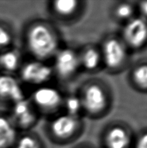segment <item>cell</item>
<instances>
[{
  "instance_id": "cell-9",
  "label": "cell",
  "mask_w": 147,
  "mask_h": 148,
  "mask_svg": "<svg viewBox=\"0 0 147 148\" xmlns=\"http://www.w3.org/2000/svg\"><path fill=\"white\" fill-rule=\"evenodd\" d=\"M79 121V117L66 113L56 116L50 122V132L58 140H69L77 132Z\"/></svg>"
},
{
  "instance_id": "cell-6",
  "label": "cell",
  "mask_w": 147,
  "mask_h": 148,
  "mask_svg": "<svg viewBox=\"0 0 147 148\" xmlns=\"http://www.w3.org/2000/svg\"><path fill=\"white\" fill-rule=\"evenodd\" d=\"M102 63L110 70L118 69L124 64L127 58L125 45L116 38H108L104 41L100 50Z\"/></svg>"
},
{
  "instance_id": "cell-19",
  "label": "cell",
  "mask_w": 147,
  "mask_h": 148,
  "mask_svg": "<svg viewBox=\"0 0 147 148\" xmlns=\"http://www.w3.org/2000/svg\"><path fill=\"white\" fill-rule=\"evenodd\" d=\"M115 15L118 20L128 21L132 18L133 14V7L128 3L122 2L118 4L115 8Z\"/></svg>"
},
{
  "instance_id": "cell-1",
  "label": "cell",
  "mask_w": 147,
  "mask_h": 148,
  "mask_svg": "<svg viewBox=\"0 0 147 148\" xmlns=\"http://www.w3.org/2000/svg\"><path fill=\"white\" fill-rule=\"evenodd\" d=\"M25 43L35 59L46 61L53 58L59 51V38L54 29L44 22L33 23L27 28Z\"/></svg>"
},
{
  "instance_id": "cell-15",
  "label": "cell",
  "mask_w": 147,
  "mask_h": 148,
  "mask_svg": "<svg viewBox=\"0 0 147 148\" xmlns=\"http://www.w3.org/2000/svg\"><path fill=\"white\" fill-rule=\"evenodd\" d=\"M79 1L76 0H56L52 3L55 14L61 17H71L79 10Z\"/></svg>"
},
{
  "instance_id": "cell-14",
  "label": "cell",
  "mask_w": 147,
  "mask_h": 148,
  "mask_svg": "<svg viewBox=\"0 0 147 148\" xmlns=\"http://www.w3.org/2000/svg\"><path fill=\"white\" fill-rule=\"evenodd\" d=\"M21 58L17 51L6 49L0 53V66L7 72H12L21 67Z\"/></svg>"
},
{
  "instance_id": "cell-18",
  "label": "cell",
  "mask_w": 147,
  "mask_h": 148,
  "mask_svg": "<svg viewBox=\"0 0 147 148\" xmlns=\"http://www.w3.org/2000/svg\"><path fill=\"white\" fill-rule=\"evenodd\" d=\"M13 148H43V147L36 137L27 134L17 138Z\"/></svg>"
},
{
  "instance_id": "cell-10",
  "label": "cell",
  "mask_w": 147,
  "mask_h": 148,
  "mask_svg": "<svg viewBox=\"0 0 147 148\" xmlns=\"http://www.w3.org/2000/svg\"><path fill=\"white\" fill-rule=\"evenodd\" d=\"M0 98L12 103L25 98L20 82L10 74L0 75Z\"/></svg>"
},
{
  "instance_id": "cell-3",
  "label": "cell",
  "mask_w": 147,
  "mask_h": 148,
  "mask_svg": "<svg viewBox=\"0 0 147 148\" xmlns=\"http://www.w3.org/2000/svg\"><path fill=\"white\" fill-rule=\"evenodd\" d=\"M63 95L54 87L45 85L37 87L32 95L31 102L37 109L48 114L57 111L63 106Z\"/></svg>"
},
{
  "instance_id": "cell-17",
  "label": "cell",
  "mask_w": 147,
  "mask_h": 148,
  "mask_svg": "<svg viewBox=\"0 0 147 148\" xmlns=\"http://www.w3.org/2000/svg\"><path fill=\"white\" fill-rule=\"evenodd\" d=\"M132 78L137 86L147 89V64H141L135 67L133 72Z\"/></svg>"
},
{
  "instance_id": "cell-16",
  "label": "cell",
  "mask_w": 147,
  "mask_h": 148,
  "mask_svg": "<svg viewBox=\"0 0 147 148\" xmlns=\"http://www.w3.org/2000/svg\"><path fill=\"white\" fill-rule=\"evenodd\" d=\"M63 107L66 110V114L75 117H79L84 110L80 96L77 95H70L63 99Z\"/></svg>"
},
{
  "instance_id": "cell-21",
  "label": "cell",
  "mask_w": 147,
  "mask_h": 148,
  "mask_svg": "<svg viewBox=\"0 0 147 148\" xmlns=\"http://www.w3.org/2000/svg\"><path fill=\"white\" fill-rule=\"evenodd\" d=\"M135 148H147V133L140 136L135 143Z\"/></svg>"
},
{
  "instance_id": "cell-13",
  "label": "cell",
  "mask_w": 147,
  "mask_h": 148,
  "mask_svg": "<svg viewBox=\"0 0 147 148\" xmlns=\"http://www.w3.org/2000/svg\"><path fill=\"white\" fill-rule=\"evenodd\" d=\"M79 55L81 67L86 70H96L102 63L100 51L92 46L86 48Z\"/></svg>"
},
{
  "instance_id": "cell-4",
  "label": "cell",
  "mask_w": 147,
  "mask_h": 148,
  "mask_svg": "<svg viewBox=\"0 0 147 148\" xmlns=\"http://www.w3.org/2000/svg\"><path fill=\"white\" fill-rule=\"evenodd\" d=\"M83 109L92 115H98L105 111L108 104L106 90L101 85L95 82L88 84L84 87L82 95Z\"/></svg>"
},
{
  "instance_id": "cell-7",
  "label": "cell",
  "mask_w": 147,
  "mask_h": 148,
  "mask_svg": "<svg viewBox=\"0 0 147 148\" xmlns=\"http://www.w3.org/2000/svg\"><path fill=\"white\" fill-rule=\"evenodd\" d=\"M123 41L130 47L140 48L147 40V21L144 17L131 18L122 30Z\"/></svg>"
},
{
  "instance_id": "cell-20",
  "label": "cell",
  "mask_w": 147,
  "mask_h": 148,
  "mask_svg": "<svg viewBox=\"0 0 147 148\" xmlns=\"http://www.w3.org/2000/svg\"><path fill=\"white\" fill-rule=\"evenodd\" d=\"M13 36L7 27L0 25V49H5L12 44Z\"/></svg>"
},
{
  "instance_id": "cell-2",
  "label": "cell",
  "mask_w": 147,
  "mask_h": 148,
  "mask_svg": "<svg viewBox=\"0 0 147 148\" xmlns=\"http://www.w3.org/2000/svg\"><path fill=\"white\" fill-rule=\"evenodd\" d=\"M54 72L53 67L44 61L34 59L22 65L20 69V79L29 85L40 87L47 85Z\"/></svg>"
},
{
  "instance_id": "cell-22",
  "label": "cell",
  "mask_w": 147,
  "mask_h": 148,
  "mask_svg": "<svg viewBox=\"0 0 147 148\" xmlns=\"http://www.w3.org/2000/svg\"><path fill=\"white\" fill-rule=\"evenodd\" d=\"M140 10L145 17H147V1H143L140 4Z\"/></svg>"
},
{
  "instance_id": "cell-23",
  "label": "cell",
  "mask_w": 147,
  "mask_h": 148,
  "mask_svg": "<svg viewBox=\"0 0 147 148\" xmlns=\"http://www.w3.org/2000/svg\"><path fill=\"white\" fill-rule=\"evenodd\" d=\"M82 148H89V147H82Z\"/></svg>"
},
{
  "instance_id": "cell-11",
  "label": "cell",
  "mask_w": 147,
  "mask_h": 148,
  "mask_svg": "<svg viewBox=\"0 0 147 148\" xmlns=\"http://www.w3.org/2000/svg\"><path fill=\"white\" fill-rule=\"evenodd\" d=\"M104 143L106 148H128L131 144V136L125 127L112 126L105 133Z\"/></svg>"
},
{
  "instance_id": "cell-5",
  "label": "cell",
  "mask_w": 147,
  "mask_h": 148,
  "mask_svg": "<svg viewBox=\"0 0 147 148\" xmlns=\"http://www.w3.org/2000/svg\"><path fill=\"white\" fill-rule=\"evenodd\" d=\"M53 72L61 78L69 79L77 73L80 66L79 55L70 48L59 49L53 56Z\"/></svg>"
},
{
  "instance_id": "cell-12",
  "label": "cell",
  "mask_w": 147,
  "mask_h": 148,
  "mask_svg": "<svg viewBox=\"0 0 147 148\" xmlns=\"http://www.w3.org/2000/svg\"><path fill=\"white\" fill-rule=\"evenodd\" d=\"M17 140V128L12 119L0 116V148H13Z\"/></svg>"
},
{
  "instance_id": "cell-8",
  "label": "cell",
  "mask_w": 147,
  "mask_h": 148,
  "mask_svg": "<svg viewBox=\"0 0 147 148\" xmlns=\"http://www.w3.org/2000/svg\"><path fill=\"white\" fill-rule=\"evenodd\" d=\"M10 119L17 128L27 130L37 121V114L31 101L26 98L12 103Z\"/></svg>"
}]
</instances>
